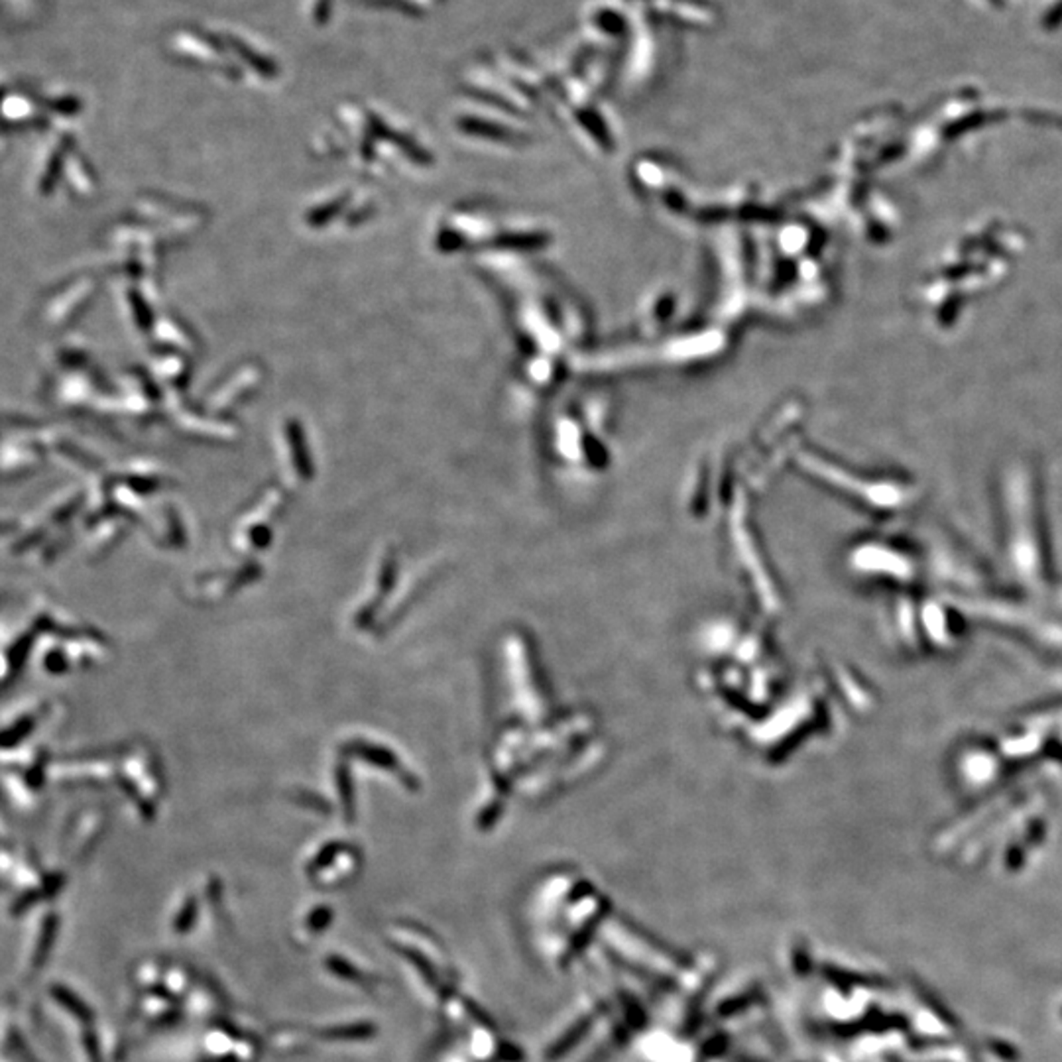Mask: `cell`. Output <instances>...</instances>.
<instances>
[{"instance_id":"cell-1","label":"cell","mask_w":1062,"mask_h":1062,"mask_svg":"<svg viewBox=\"0 0 1062 1062\" xmlns=\"http://www.w3.org/2000/svg\"><path fill=\"white\" fill-rule=\"evenodd\" d=\"M233 48H235V50L240 53V56L246 58V60H248L252 65H254L256 69H260L262 73H268V75H272V73H273V68H272V63H270V61H266V60H262L260 56H256L254 51H250L246 46H243V43L233 42Z\"/></svg>"}]
</instances>
